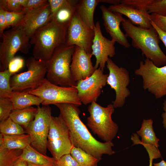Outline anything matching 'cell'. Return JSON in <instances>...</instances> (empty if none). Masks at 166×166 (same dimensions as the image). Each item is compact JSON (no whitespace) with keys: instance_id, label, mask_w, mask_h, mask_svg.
Segmentation results:
<instances>
[{"instance_id":"1f68e13d","label":"cell","mask_w":166,"mask_h":166,"mask_svg":"<svg viewBox=\"0 0 166 166\" xmlns=\"http://www.w3.org/2000/svg\"><path fill=\"white\" fill-rule=\"evenodd\" d=\"M4 10L7 28L10 26L12 28L17 26L23 19L26 14L24 10L18 12Z\"/></svg>"},{"instance_id":"ac0fdd59","label":"cell","mask_w":166,"mask_h":166,"mask_svg":"<svg viewBox=\"0 0 166 166\" xmlns=\"http://www.w3.org/2000/svg\"><path fill=\"white\" fill-rule=\"evenodd\" d=\"M91 53L75 46L70 65L71 74L76 82L85 79L91 76L95 70L91 60Z\"/></svg>"},{"instance_id":"f35d334b","label":"cell","mask_w":166,"mask_h":166,"mask_svg":"<svg viewBox=\"0 0 166 166\" xmlns=\"http://www.w3.org/2000/svg\"><path fill=\"white\" fill-rule=\"evenodd\" d=\"M149 18L160 29L166 32V16L153 13L149 14Z\"/></svg>"},{"instance_id":"e575fe53","label":"cell","mask_w":166,"mask_h":166,"mask_svg":"<svg viewBox=\"0 0 166 166\" xmlns=\"http://www.w3.org/2000/svg\"><path fill=\"white\" fill-rule=\"evenodd\" d=\"M51 11V20L56 12L60 9L68 5L75 6L79 0H49Z\"/></svg>"},{"instance_id":"ba28073f","label":"cell","mask_w":166,"mask_h":166,"mask_svg":"<svg viewBox=\"0 0 166 166\" xmlns=\"http://www.w3.org/2000/svg\"><path fill=\"white\" fill-rule=\"evenodd\" d=\"M70 131L60 114L52 116L48 136L47 148L56 160L70 153L74 146Z\"/></svg>"},{"instance_id":"4316f807","label":"cell","mask_w":166,"mask_h":166,"mask_svg":"<svg viewBox=\"0 0 166 166\" xmlns=\"http://www.w3.org/2000/svg\"><path fill=\"white\" fill-rule=\"evenodd\" d=\"M70 154L80 166H97L100 161L93 156L74 146Z\"/></svg>"},{"instance_id":"ee69618b","label":"cell","mask_w":166,"mask_h":166,"mask_svg":"<svg viewBox=\"0 0 166 166\" xmlns=\"http://www.w3.org/2000/svg\"><path fill=\"white\" fill-rule=\"evenodd\" d=\"M163 105L164 112L162 114V117L163 119L162 123L164 128L166 129V98L164 100Z\"/></svg>"},{"instance_id":"cb8c5ba5","label":"cell","mask_w":166,"mask_h":166,"mask_svg":"<svg viewBox=\"0 0 166 166\" xmlns=\"http://www.w3.org/2000/svg\"><path fill=\"white\" fill-rule=\"evenodd\" d=\"M38 109L30 106L21 109H14L10 117L15 123L26 128L34 119Z\"/></svg>"},{"instance_id":"74e56055","label":"cell","mask_w":166,"mask_h":166,"mask_svg":"<svg viewBox=\"0 0 166 166\" xmlns=\"http://www.w3.org/2000/svg\"><path fill=\"white\" fill-rule=\"evenodd\" d=\"M56 166H80L70 153L65 154L56 160Z\"/></svg>"},{"instance_id":"f546056e","label":"cell","mask_w":166,"mask_h":166,"mask_svg":"<svg viewBox=\"0 0 166 166\" xmlns=\"http://www.w3.org/2000/svg\"><path fill=\"white\" fill-rule=\"evenodd\" d=\"M0 133L6 135L22 134L25 132L23 127L13 121L9 117L0 122Z\"/></svg>"},{"instance_id":"ab89813d","label":"cell","mask_w":166,"mask_h":166,"mask_svg":"<svg viewBox=\"0 0 166 166\" xmlns=\"http://www.w3.org/2000/svg\"><path fill=\"white\" fill-rule=\"evenodd\" d=\"M144 147L147 152L149 158V164L148 166H152L153 160L161 157L160 153L158 148L153 145L146 144L144 146Z\"/></svg>"},{"instance_id":"d6986e66","label":"cell","mask_w":166,"mask_h":166,"mask_svg":"<svg viewBox=\"0 0 166 166\" xmlns=\"http://www.w3.org/2000/svg\"><path fill=\"white\" fill-rule=\"evenodd\" d=\"M108 9L111 11L124 15L134 25L146 29L152 27L149 18L150 14L146 11L122 3L111 5Z\"/></svg>"},{"instance_id":"7c38bea8","label":"cell","mask_w":166,"mask_h":166,"mask_svg":"<svg viewBox=\"0 0 166 166\" xmlns=\"http://www.w3.org/2000/svg\"><path fill=\"white\" fill-rule=\"evenodd\" d=\"M106 63L109 71L107 84L116 93L115 99L112 101L113 105L114 108L122 107L124 104L126 98L130 94L127 88L130 81L129 72L125 68L119 67L110 58Z\"/></svg>"},{"instance_id":"f6af8a7d","label":"cell","mask_w":166,"mask_h":166,"mask_svg":"<svg viewBox=\"0 0 166 166\" xmlns=\"http://www.w3.org/2000/svg\"><path fill=\"white\" fill-rule=\"evenodd\" d=\"M28 164L27 162L19 158L13 166H27Z\"/></svg>"},{"instance_id":"7bdbcfd3","label":"cell","mask_w":166,"mask_h":166,"mask_svg":"<svg viewBox=\"0 0 166 166\" xmlns=\"http://www.w3.org/2000/svg\"><path fill=\"white\" fill-rule=\"evenodd\" d=\"M150 21L152 27L157 32L160 40L162 42L166 47V32L160 29L152 21Z\"/></svg>"},{"instance_id":"b9f144b4","label":"cell","mask_w":166,"mask_h":166,"mask_svg":"<svg viewBox=\"0 0 166 166\" xmlns=\"http://www.w3.org/2000/svg\"><path fill=\"white\" fill-rule=\"evenodd\" d=\"M7 28L5 10L0 7V35L1 38L4 30Z\"/></svg>"},{"instance_id":"c3c4849f","label":"cell","mask_w":166,"mask_h":166,"mask_svg":"<svg viewBox=\"0 0 166 166\" xmlns=\"http://www.w3.org/2000/svg\"><path fill=\"white\" fill-rule=\"evenodd\" d=\"M27 166H36L33 165L32 164H31L28 163Z\"/></svg>"},{"instance_id":"9c48e42d","label":"cell","mask_w":166,"mask_h":166,"mask_svg":"<svg viewBox=\"0 0 166 166\" xmlns=\"http://www.w3.org/2000/svg\"><path fill=\"white\" fill-rule=\"evenodd\" d=\"M29 93L42 98L43 105L69 103L79 106L82 104L75 87L56 85L49 81L46 78L37 89Z\"/></svg>"},{"instance_id":"44dd1931","label":"cell","mask_w":166,"mask_h":166,"mask_svg":"<svg viewBox=\"0 0 166 166\" xmlns=\"http://www.w3.org/2000/svg\"><path fill=\"white\" fill-rule=\"evenodd\" d=\"M20 158L36 166H56V160L41 153L31 145L23 150Z\"/></svg>"},{"instance_id":"603a6c76","label":"cell","mask_w":166,"mask_h":166,"mask_svg":"<svg viewBox=\"0 0 166 166\" xmlns=\"http://www.w3.org/2000/svg\"><path fill=\"white\" fill-rule=\"evenodd\" d=\"M14 109H21L32 105L40 106L43 102L41 98L25 92L13 91L10 98Z\"/></svg>"},{"instance_id":"30bf717a","label":"cell","mask_w":166,"mask_h":166,"mask_svg":"<svg viewBox=\"0 0 166 166\" xmlns=\"http://www.w3.org/2000/svg\"><path fill=\"white\" fill-rule=\"evenodd\" d=\"M135 74L141 76L143 87L153 94L156 99L166 95V65L157 67L152 61L146 58L141 61Z\"/></svg>"},{"instance_id":"277c9868","label":"cell","mask_w":166,"mask_h":166,"mask_svg":"<svg viewBox=\"0 0 166 166\" xmlns=\"http://www.w3.org/2000/svg\"><path fill=\"white\" fill-rule=\"evenodd\" d=\"M75 46L65 45L57 48L46 62V79L54 85L66 87H75L77 82L72 76L70 65Z\"/></svg>"},{"instance_id":"d6a6232c","label":"cell","mask_w":166,"mask_h":166,"mask_svg":"<svg viewBox=\"0 0 166 166\" xmlns=\"http://www.w3.org/2000/svg\"><path fill=\"white\" fill-rule=\"evenodd\" d=\"M14 109L13 104L10 98H0V122L9 117Z\"/></svg>"},{"instance_id":"8d00e7d4","label":"cell","mask_w":166,"mask_h":166,"mask_svg":"<svg viewBox=\"0 0 166 166\" xmlns=\"http://www.w3.org/2000/svg\"><path fill=\"white\" fill-rule=\"evenodd\" d=\"M24 64V61L22 58L15 57L10 62L8 69L11 73L14 74L22 69Z\"/></svg>"},{"instance_id":"52a82bcc","label":"cell","mask_w":166,"mask_h":166,"mask_svg":"<svg viewBox=\"0 0 166 166\" xmlns=\"http://www.w3.org/2000/svg\"><path fill=\"white\" fill-rule=\"evenodd\" d=\"M0 46V70L8 69V64L20 51L27 53L31 47L30 38L21 29L15 26L4 32Z\"/></svg>"},{"instance_id":"f1b7e54d","label":"cell","mask_w":166,"mask_h":166,"mask_svg":"<svg viewBox=\"0 0 166 166\" xmlns=\"http://www.w3.org/2000/svg\"><path fill=\"white\" fill-rule=\"evenodd\" d=\"M13 74L8 69L0 72V98H10L13 93L10 85Z\"/></svg>"},{"instance_id":"2e32d148","label":"cell","mask_w":166,"mask_h":166,"mask_svg":"<svg viewBox=\"0 0 166 166\" xmlns=\"http://www.w3.org/2000/svg\"><path fill=\"white\" fill-rule=\"evenodd\" d=\"M51 21V11L48 1L40 7L26 12L23 19L15 26L22 30L30 39L35 31Z\"/></svg>"},{"instance_id":"7402d4cb","label":"cell","mask_w":166,"mask_h":166,"mask_svg":"<svg viewBox=\"0 0 166 166\" xmlns=\"http://www.w3.org/2000/svg\"><path fill=\"white\" fill-rule=\"evenodd\" d=\"M30 137L28 134L6 135L0 133V147L8 149L23 150L31 145Z\"/></svg>"},{"instance_id":"7a4b0ae2","label":"cell","mask_w":166,"mask_h":166,"mask_svg":"<svg viewBox=\"0 0 166 166\" xmlns=\"http://www.w3.org/2000/svg\"><path fill=\"white\" fill-rule=\"evenodd\" d=\"M127 37L132 39L135 48L140 49L146 57L159 67L166 65V56L160 49V39L155 29L152 27L146 29L133 24L128 19L121 22Z\"/></svg>"},{"instance_id":"e0dca14e","label":"cell","mask_w":166,"mask_h":166,"mask_svg":"<svg viewBox=\"0 0 166 166\" xmlns=\"http://www.w3.org/2000/svg\"><path fill=\"white\" fill-rule=\"evenodd\" d=\"M100 8L105 29L111 37V39L126 48H129L130 44L127 37L120 27L121 23L125 19L122 14L111 11L104 5H101Z\"/></svg>"},{"instance_id":"d4e9b609","label":"cell","mask_w":166,"mask_h":166,"mask_svg":"<svg viewBox=\"0 0 166 166\" xmlns=\"http://www.w3.org/2000/svg\"><path fill=\"white\" fill-rule=\"evenodd\" d=\"M152 124L153 121L151 119H143L140 129L136 132L141 137V142L153 145L158 148L160 146L158 144L160 139L156 135Z\"/></svg>"},{"instance_id":"6da1fadb","label":"cell","mask_w":166,"mask_h":166,"mask_svg":"<svg viewBox=\"0 0 166 166\" xmlns=\"http://www.w3.org/2000/svg\"><path fill=\"white\" fill-rule=\"evenodd\" d=\"M59 109L62 118L71 134L73 145L93 156L100 161L103 154L111 155L115 153L112 141L102 142L93 136L80 119L78 106L72 104L54 105Z\"/></svg>"},{"instance_id":"ffe728a7","label":"cell","mask_w":166,"mask_h":166,"mask_svg":"<svg viewBox=\"0 0 166 166\" xmlns=\"http://www.w3.org/2000/svg\"><path fill=\"white\" fill-rule=\"evenodd\" d=\"M100 0H81L76 5L75 12L83 22L88 27L94 29L93 20L95 10Z\"/></svg>"},{"instance_id":"9a60e30c","label":"cell","mask_w":166,"mask_h":166,"mask_svg":"<svg viewBox=\"0 0 166 166\" xmlns=\"http://www.w3.org/2000/svg\"><path fill=\"white\" fill-rule=\"evenodd\" d=\"M94 37L92 45L91 56L94 55L96 58L94 66L95 69L100 68L103 71L105 64L109 57H113L116 55V42L110 40L103 35L100 23L97 22L94 28Z\"/></svg>"},{"instance_id":"484cf974","label":"cell","mask_w":166,"mask_h":166,"mask_svg":"<svg viewBox=\"0 0 166 166\" xmlns=\"http://www.w3.org/2000/svg\"><path fill=\"white\" fill-rule=\"evenodd\" d=\"M75 6L68 5L61 8L56 12L51 20L68 28L75 13Z\"/></svg>"},{"instance_id":"8992f818","label":"cell","mask_w":166,"mask_h":166,"mask_svg":"<svg viewBox=\"0 0 166 166\" xmlns=\"http://www.w3.org/2000/svg\"><path fill=\"white\" fill-rule=\"evenodd\" d=\"M26 71L11 77L10 85L13 91L29 93L37 89L45 78L46 62L31 56L26 60Z\"/></svg>"},{"instance_id":"5b68a950","label":"cell","mask_w":166,"mask_h":166,"mask_svg":"<svg viewBox=\"0 0 166 166\" xmlns=\"http://www.w3.org/2000/svg\"><path fill=\"white\" fill-rule=\"evenodd\" d=\"M114 108L113 104L103 107L95 101L88 107L89 116L87 118V125L93 133L105 142L112 141L118 131V125L112 118Z\"/></svg>"},{"instance_id":"5bb4252c","label":"cell","mask_w":166,"mask_h":166,"mask_svg":"<svg viewBox=\"0 0 166 166\" xmlns=\"http://www.w3.org/2000/svg\"><path fill=\"white\" fill-rule=\"evenodd\" d=\"M94 35V29L86 26L75 12L67 28L65 45L78 46L87 53L91 54Z\"/></svg>"},{"instance_id":"3957f363","label":"cell","mask_w":166,"mask_h":166,"mask_svg":"<svg viewBox=\"0 0 166 166\" xmlns=\"http://www.w3.org/2000/svg\"><path fill=\"white\" fill-rule=\"evenodd\" d=\"M67 29L51 20L35 31L30 41L34 45L33 57L45 62L49 61L57 48L65 45Z\"/></svg>"},{"instance_id":"bcb514c9","label":"cell","mask_w":166,"mask_h":166,"mask_svg":"<svg viewBox=\"0 0 166 166\" xmlns=\"http://www.w3.org/2000/svg\"><path fill=\"white\" fill-rule=\"evenodd\" d=\"M121 0H100V2L106 3L116 5L120 4Z\"/></svg>"},{"instance_id":"7dc6e473","label":"cell","mask_w":166,"mask_h":166,"mask_svg":"<svg viewBox=\"0 0 166 166\" xmlns=\"http://www.w3.org/2000/svg\"><path fill=\"white\" fill-rule=\"evenodd\" d=\"M154 166H166V162L164 160H162L159 162L154 163Z\"/></svg>"},{"instance_id":"4fadbf2b","label":"cell","mask_w":166,"mask_h":166,"mask_svg":"<svg viewBox=\"0 0 166 166\" xmlns=\"http://www.w3.org/2000/svg\"><path fill=\"white\" fill-rule=\"evenodd\" d=\"M108 76L99 67L91 76L77 82L75 87L81 103L86 105L97 101L103 87L107 84Z\"/></svg>"},{"instance_id":"83f0119b","label":"cell","mask_w":166,"mask_h":166,"mask_svg":"<svg viewBox=\"0 0 166 166\" xmlns=\"http://www.w3.org/2000/svg\"><path fill=\"white\" fill-rule=\"evenodd\" d=\"M23 150L0 147V166H13L20 158Z\"/></svg>"},{"instance_id":"8fae6325","label":"cell","mask_w":166,"mask_h":166,"mask_svg":"<svg viewBox=\"0 0 166 166\" xmlns=\"http://www.w3.org/2000/svg\"><path fill=\"white\" fill-rule=\"evenodd\" d=\"M37 112L33 121L25 128L30 135L31 145L38 151L46 155L47 138L52 116L49 105L37 106Z\"/></svg>"},{"instance_id":"d590c367","label":"cell","mask_w":166,"mask_h":166,"mask_svg":"<svg viewBox=\"0 0 166 166\" xmlns=\"http://www.w3.org/2000/svg\"><path fill=\"white\" fill-rule=\"evenodd\" d=\"M154 1V0H121L120 3L125 4L147 12V7Z\"/></svg>"},{"instance_id":"836d02e7","label":"cell","mask_w":166,"mask_h":166,"mask_svg":"<svg viewBox=\"0 0 166 166\" xmlns=\"http://www.w3.org/2000/svg\"><path fill=\"white\" fill-rule=\"evenodd\" d=\"M148 14L155 13L166 16V0H154L147 8Z\"/></svg>"},{"instance_id":"4dcf8cb0","label":"cell","mask_w":166,"mask_h":166,"mask_svg":"<svg viewBox=\"0 0 166 166\" xmlns=\"http://www.w3.org/2000/svg\"><path fill=\"white\" fill-rule=\"evenodd\" d=\"M28 0H0V7L9 12H19L25 8Z\"/></svg>"},{"instance_id":"60d3db41","label":"cell","mask_w":166,"mask_h":166,"mask_svg":"<svg viewBox=\"0 0 166 166\" xmlns=\"http://www.w3.org/2000/svg\"><path fill=\"white\" fill-rule=\"evenodd\" d=\"M48 2V0H28L26 6L23 10L26 13L40 7Z\"/></svg>"}]
</instances>
